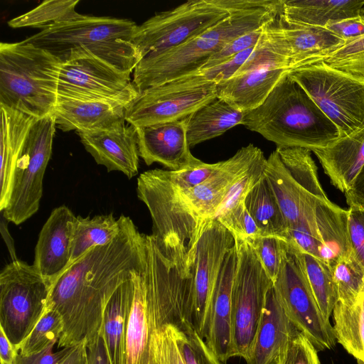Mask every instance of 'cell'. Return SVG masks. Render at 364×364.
Segmentation results:
<instances>
[{
    "label": "cell",
    "instance_id": "10",
    "mask_svg": "<svg viewBox=\"0 0 364 364\" xmlns=\"http://www.w3.org/2000/svg\"><path fill=\"white\" fill-rule=\"evenodd\" d=\"M53 283L19 259L1 270L0 328L17 350L43 316Z\"/></svg>",
    "mask_w": 364,
    "mask_h": 364
},
{
    "label": "cell",
    "instance_id": "37",
    "mask_svg": "<svg viewBox=\"0 0 364 364\" xmlns=\"http://www.w3.org/2000/svg\"><path fill=\"white\" fill-rule=\"evenodd\" d=\"M279 156L291 177L316 198L328 199L317 176V167L309 149L301 147H277Z\"/></svg>",
    "mask_w": 364,
    "mask_h": 364
},
{
    "label": "cell",
    "instance_id": "13",
    "mask_svg": "<svg viewBox=\"0 0 364 364\" xmlns=\"http://www.w3.org/2000/svg\"><path fill=\"white\" fill-rule=\"evenodd\" d=\"M56 124L53 114L31 126L16 161L4 218L18 225L39 209L44 173L52 154Z\"/></svg>",
    "mask_w": 364,
    "mask_h": 364
},
{
    "label": "cell",
    "instance_id": "18",
    "mask_svg": "<svg viewBox=\"0 0 364 364\" xmlns=\"http://www.w3.org/2000/svg\"><path fill=\"white\" fill-rule=\"evenodd\" d=\"M75 219L68 207L60 205L51 212L39 233L33 264L53 282L70 265Z\"/></svg>",
    "mask_w": 364,
    "mask_h": 364
},
{
    "label": "cell",
    "instance_id": "39",
    "mask_svg": "<svg viewBox=\"0 0 364 364\" xmlns=\"http://www.w3.org/2000/svg\"><path fill=\"white\" fill-rule=\"evenodd\" d=\"M332 270L338 301L344 304L354 303L364 293V268L352 254L340 259Z\"/></svg>",
    "mask_w": 364,
    "mask_h": 364
},
{
    "label": "cell",
    "instance_id": "51",
    "mask_svg": "<svg viewBox=\"0 0 364 364\" xmlns=\"http://www.w3.org/2000/svg\"><path fill=\"white\" fill-rule=\"evenodd\" d=\"M349 206L364 209V166L355 178L350 188L345 193Z\"/></svg>",
    "mask_w": 364,
    "mask_h": 364
},
{
    "label": "cell",
    "instance_id": "31",
    "mask_svg": "<svg viewBox=\"0 0 364 364\" xmlns=\"http://www.w3.org/2000/svg\"><path fill=\"white\" fill-rule=\"evenodd\" d=\"M245 114V112L220 97L204 105L186 117L187 141L190 148L242 124Z\"/></svg>",
    "mask_w": 364,
    "mask_h": 364
},
{
    "label": "cell",
    "instance_id": "28",
    "mask_svg": "<svg viewBox=\"0 0 364 364\" xmlns=\"http://www.w3.org/2000/svg\"><path fill=\"white\" fill-rule=\"evenodd\" d=\"M279 17L289 51L290 70L319 61L346 43L326 28L289 23Z\"/></svg>",
    "mask_w": 364,
    "mask_h": 364
},
{
    "label": "cell",
    "instance_id": "19",
    "mask_svg": "<svg viewBox=\"0 0 364 364\" xmlns=\"http://www.w3.org/2000/svg\"><path fill=\"white\" fill-rule=\"evenodd\" d=\"M126 106L114 102L58 97L53 112L56 127L63 132L93 133L125 124Z\"/></svg>",
    "mask_w": 364,
    "mask_h": 364
},
{
    "label": "cell",
    "instance_id": "27",
    "mask_svg": "<svg viewBox=\"0 0 364 364\" xmlns=\"http://www.w3.org/2000/svg\"><path fill=\"white\" fill-rule=\"evenodd\" d=\"M134 276L119 287L104 311L101 333L110 364H124L127 328L135 293Z\"/></svg>",
    "mask_w": 364,
    "mask_h": 364
},
{
    "label": "cell",
    "instance_id": "8",
    "mask_svg": "<svg viewBox=\"0 0 364 364\" xmlns=\"http://www.w3.org/2000/svg\"><path fill=\"white\" fill-rule=\"evenodd\" d=\"M270 0H192L161 11L138 25L133 38L139 61L172 48L214 26L232 14Z\"/></svg>",
    "mask_w": 364,
    "mask_h": 364
},
{
    "label": "cell",
    "instance_id": "55",
    "mask_svg": "<svg viewBox=\"0 0 364 364\" xmlns=\"http://www.w3.org/2000/svg\"><path fill=\"white\" fill-rule=\"evenodd\" d=\"M144 250H150V249H144ZM150 250L154 251V250ZM154 252H155V251H154ZM156 253H158V252H156ZM158 254H159V253H158ZM159 255H161V254H159ZM162 256H163V255H162ZM163 257H164V256H163ZM166 259H168V258H166ZM169 260H170V259H169ZM170 261H171V260H170ZM171 262H172V261H171ZM173 263H174V262H173ZM175 264H176V263H175ZM177 265H178V264H177ZM178 266H179V265H178ZM179 267H180V266H179ZM183 270H184V269H183ZM184 271H185V270H184ZM185 272H186V271H185ZM187 273H188V272H187ZM189 275H190V274H189ZM190 276H191V275H190ZM191 279H192V277H191ZM191 295H192V294H191ZM190 305H191V304H190ZM189 310H190V309H189Z\"/></svg>",
    "mask_w": 364,
    "mask_h": 364
},
{
    "label": "cell",
    "instance_id": "4",
    "mask_svg": "<svg viewBox=\"0 0 364 364\" xmlns=\"http://www.w3.org/2000/svg\"><path fill=\"white\" fill-rule=\"evenodd\" d=\"M282 0L242 9L185 43L141 60L133 72V83L140 93L177 78L198 72L228 43L276 18Z\"/></svg>",
    "mask_w": 364,
    "mask_h": 364
},
{
    "label": "cell",
    "instance_id": "42",
    "mask_svg": "<svg viewBox=\"0 0 364 364\" xmlns=\"http://www.w3.org/2000/svg\"><path fill=\"white\" fill-rule=\"evenodd\" d=\"M321 60L335 68L364 76V36L346 42Z\"/></svg>",
    "mask_w": 364,
    "mask_h": 364
},
{
    "label": "cell",
    "instance_id": "2",
    "mask_svg": "<svg viewBox=\"0 0 364 364\" xmlns=\"http://www.w3.org/2000/svg\"><path fill=\"white\" fill-rule=\"evenodd\" d=\"M262 155L252 144L243 146L223 161L209 178L191 188L175 171L156 168L144 172L136 193L149 211L151 235L165 249L193 262L206 222L215 218L231 187Z\"/></svg>",
    "mask_w": 364,
    "mask_h": 364
},
{
    "label": "cell",
    "instance_id": "56",
    "mask_svg": "<svg viewBox=\"0 0 364 364\" xmlns=\"http://www.w3.org/2000/svg\"><path fill=\"white\" fill-rule=\"evenodd\" d=\"M360 14L364 18V6L361 9Z\"/></svg>",
    "mask_w": 364,
    "mask_h": 364
},
{
    "label": "cell",
    "instance_id": "9",
    "mask_svg": "<svg viewBox=\"0 0 364 364\" xmlns=\"http://www.w3.org/2000/svg\"><path fill=\"white\" fill-rule=\"evenodd\" d=\"M338 127L341 136L364 128V76L321 60L288 71Z\"/></svg>",
    "mask_w": 364,
    "mask_h": 364
},
{
    "label": "cell",
    "instance_id": "17",
    "mask_svg": "<svg viewBox=\"0 0 364 364\" xmlns=\"http://www.w3.org/2000/svg\"><path fill=\"white\" fill-rule=\"evenodd\" d=\"M136 129L139 156L146 165L159 163L171 170L179 171L204 163L191 152L186 118Z\"/></svg>",
    "mask_w": 364,
    "mask_h": 364
},
{
    "label": "cell",
    "instance_id": "23",
    "mask_svg": "<svg viewBox=\"0 0 364 364\" xmlns=\"http://www.w3.org/2000/svg\"><path fill=\"white\" fill-rule=\"evenodd\" d=\"M264 174L277 198L287 231L306 220L315 218L316 197L306 191L291 177L277 150L267 158Z\"/></svg>",
    "mask_w": 364,
    "mask_h": 364
},
{
    "label": "cell",
    "instance_id": "3",
    "mask_svg": "<svg viewBox=\"0 0 364 364\" xmlns=\"http://www.w3.org/2000/svg\"><path fill=\"white\" fill-rule=\"evenodd\" d=\"M242 125L277 147H301L311 151L341 137L338 127L288 72L261 105L246 112Z\"/></svg>",
    "mask_w": 364,
    "mask_h": 364
},
{
    "label": "cell",
    "instance_id": "45",
    "mask_svg": "<svg viewBox=\"0 0 364 364\" xmlns=\"http://www.w3.org/2000/svg\"><path fill=\"white\" fill-rule=\"evenodd\" d=\"M275 364H320L318 350L311 341L299 331L289 341Z\"/></svg>",
    "mask_w": 364,
    "mask_h": 364
},
{
    "label": "cell",
    "instance_id": "52",
    "mask_svg": "<svg viewBox=\"0 0 364 364\" xmlns=\"http://www.w3.org/2000/svg\"><path fill=\"white\" fill-rule=\"evenodd\" d=\"M18 350L9 341L4 332L0 328V359L1 364H13Z\"/></svg>",
    "mask_w": 364,
    "mask_h": 364
},
{
    "label": "cell",
    "instance_id": "11",
    "mask_svg": "<svg viewBox=\"0 0 364 364\" xmlns=\"http://www.w3.org/2000/svg\"><path fill=\"white\" fill-rule=\"evenodd\" d=\"M237 266L231 294V357L246 359L274 282L247 240H235Z\"/></svg>",
    "mask_w": 364,
    "mask_h": 364
},
{
    "label": "cell",
    "instance_id": "24",
    "mask_svg": "<svg viewBox=\"0 0 364 364\" xmlns=\"http://www.w3.org/2000/svg\"><path fill=\"white\" fill-rule=\"evenodd\" d=\"M311 151L331 183L346 193L364 166V128Z\"/></svg>",
    "mask_w": 364,
    "mask_h": 364
},
{
    "label": "cell",
    "instance_id": "25",
    "mask_svg": "<svg viewBox=\"0 0 364 364\" xmlns=\"http://www.w3.org/2000/svg\"><path fill=\"white\" fill-rule=\"evenodd\" d=\"M0 210L6 208L18 158L29 130L37 119L18 110L0 105Z\"/></svg>",
    "mask_w": 364,
    "mask_h": 364
},
{
    "label": "cell",
    "instance_id": "26",
    "mask_svg": "<svg viewBox=\"0 0 364 364\" xmlns=\"http://www.w3.org/2000/svg\"><path fill=\"white\" fill-rule=\"evenodd\" d=\"M287 72L268 67L234 76L217 83L218 97L241 111L249 112L264 102Z\"/></svg>",
    "mask_w": 364,
    "mask_h": 364
},
{
    "label": "cell",
    "instance_id": "50",
    "mask_svg": "<svg viewBox=\"0 0 364 364\" xmlns=\"http://www.w3.org/2000/svg\"><path fill=\"white\" fill-rule=\"evenodd\" d=\"M87 364H110L102 333L87 342Z\"/></svg>",
    "mask_w": 364,
    "mask_h": 364
},
{
    "label": "cell",
    "instance_id": "14",
    "mask_svg": "<svg viewBox=\"0 0 364 364\" xmlns=\"http://www.w3.org/2000/svg\"><path fill=\"white\" fill-rule=\"evenodd\" d=\"M287 252L274 289L286 315L318 351L337 342L333 327L321 311L306 278L300 250L287 241Z\"/></svg>",
    "mask_w": 364,
    "mask_h": 364
},
{
    "label": "cell",
    "instance_id": "7",
    "mask_svg": "<svg viewBox=\"0 0 364 364\" xmlns=\"http://www.w3.org/2000/svg\"><path fill=\"white\" fill-rule=\"evenodd\" d=\"M134 281L124 364H160L159 333L166 325L174 324L181 328L186 325V299L176 287L154 272L144 257Z\"/></svg>",
    "mask_w": 364,
    "mask_h": 364
},
{
    "label": "cell",
    "instance_id": "53",
    "mask_svg": "<svg viewBox=\"0 0 364 364\" xmlns=\"http://www.w3.org/2000/svg\"><path fill=\"white\" fill-rule=\"evenodd\" d=\"M87 341L75 345L71 353L60 364H87Z\"/></svg>",
    "mask_w": 364,
    "mask_h": 364
},
{
    "label": "cell",
    "instance_id": "1",
    "mask_svg": "<svg viewBox=\"0 0 364 364\" xmlns=\"http://www.w3.org/2000/svg\"><path fill=\"white\" fill-rule=\"evenodd\" d=\"M120 230L109 244L95 247L71 264L54 282L47 304L60 314L63 331L58 347L95 339L105 309L115 291L134 277L144 258V235L121 215Z\"/></svg>",
    "mask_w": 364,
    "mask_h": 364
},
{
    "label": "cell",
    "instance_id": "15",
    "mask_svg": "<svg viewBox=\"0 0 364 364\" xmlns=\"http://www.w3.org/2000/svg\"><path fill=\"white\" fill-rule=\"evenodd\" d=\"M130 75L85 49L75 50L61 63L58 97L106 100L127 107L139 95Z\"/></svg>",
    "mask_w": 364,
    "mask_h": 364
},
{
    "label": "cell",
    "instance_id": "43",
    "mask_svg": "<svg viewBox=\"0 0 364 364\" xmlns=\"http://www.w3.org/2000/svg\"><path fill=\"white\" fill-rule=\"evenodd\" d=\"M215 219L232 233L235 240H246L262 235L261 230L246 208L245 202L233 206Z\"/></svg>",
    "mask_w": 364,
    "mask_h": 364
},
{
    "label": "cell",
    "instance_id": "35",
    "mask_svg": "<svg viewBox=\"0 0 364 364\" xmlns=\"http://www.w3.org/2000/svg\"><path fill=\"white\" fill-rule=\"evenodd\" d=\"M304 269L318 307L329 319L338 301L332 267L320 258L300 250Z\"/></svg>",
    "mask_w": 364,
    "mask_h": 364
},
{
    "label": "cell",
    "instance_id": "16",
    "mask_svg": "<svg viewBox=\"0 0 364 364\" xmlns=\"http://www.w3.org/2000/svg\"><path fill=\"white\" fill-rule=\"evenodd\" d=\"M235 245L232 233L217 219L206 222L194 256L191 323L204 339L212 294L228 252Z\"/></svg>",
    "mask_w": 364,
    "mask_h": 364
},
{
    "label": "cell",
    "instance_id": "21",
    "mask_svg": "<svg viewBox=\"0 0 364 364\" xmlns=\"http://www.w3.org/2000/svg\"><path fill=\"white\" fill-rule=\"evenodd\" d=\"M86 151L108 172L117 171L131 179L139 171L136 129L128 124L112 130L78 133Z\"/></svg>",
    "mask_w": 364,
    "mask_h": 364
},
{
    "label": "cell",
    "instance_id": "12",
    "mask_svg": "<svg viewBox=\"0 0 364 364\" xmlns=\"http://www.w3.org/2000/svg\"><path fill=\"white\" fill-rule=\"evenodd\" d=\"M218 97L217 83L195 73L148 88L125 109L135 127L182 119Z\"/></svg>",
    "mask_w": 364,
    "mask_h": 364
},
{
    "label": "cell",
    "instance_id": "22",
    "mask_svg": "<svg viewBox=\"0 0 364 364\" xmlns=\"http://www.w3.org/2000/svg\"><path fill=\"white\" fill-rule=\"evenodd\" d=\"M299 330L289 319L272 287L245 359L247 364H275Z\"/></svg>",
    "mask_w": 364,
    "mask_h": 364
},
{
    "label": "cell",
    "instance_id": "29",
    "mask_svg": "<svg viewBox=\"0 0 364 364\" xmlns=\"http://www.w3.org/2000/svg\"><path fill=\"white\" fill-rule=\"evenodd\" d=\"M316 222L321 247L319 258L331 267L353 254L349 233L348 210L328 199H316Z\"/></svg>",
    "mask_w": 364,
    "mask_h": 364
},
{
    "label": "cell",
    "instance_id": "48",
    "mask_svg": "<svg viewBox=\"0 0 364 364\" xmlns=\"http://www.w3.org/2000/svg\"><path fill=\"white\" fill-rule=\"evenodd\" d=\"M346 42L364 36V18L360 15L331 21L324 27Z\"/></svg>",
    "mask_w": 364,
    "mask_h": 364
},
{
    "label": "cell",
    "instance_id": "5",
    "mask_svg": "<svg viewBox=\"0 0 364 364\" xmlns=\"http://www.w3.org/2000/svg\"><path fill=\"white\" fill-rule=\"evenodd\" d=\"M61 60L26 42L0 44V105L41 119L54 112Z\"/></svg>",
    "mask_w": 364,
    "mask_h": 364
},
{
    "label": "cell",
    "instance_id": "54",
    "mask_svg": "<svg viewBox=\"0 0 364 364\" xmlns=\"http://www.w3.org/2000/svg\"><path fill=\"white\" fill-rule=\"evenodd\" d=\"M9 221L4 218L2 213L1 215L0 231L3 240L8 248L9 252L11 257L12 261L17 260L16 250L14 246V240L9 232L8 225Z\"/></svg>",
    "mask_w": 364,
    "mask_h": 364
},
{
    "label": "cell",
    "instance_id": "40",
    "mask_svg": "<svg viewBox=\"0 0 364 364\" xmlns=\"http://www.w3.org/2000/svg\"><path fill=\"white\" fill-rule=\"evenodd\" d=\"M176 341L185 364H221L205 340L191 326L174 328Z\"/></svg>",
    "mask_w": 364,
    "mask_h": 364
},
{
    "label": "cell",
    "instance_id": "6",
    "mask_svg": "<svg viewBox=\"0 0 364 364\" xmlns=\"http://www.w3.org/2000/svg\"><path fill=\"white\" fill-rule=\"evenodd\" d=\"M137 26L126 18L82 15L43 29L24 41L48 51L61 62L71 51L85 49L131 74L139 62L133 43Z\"/></svg>",
    "mask_w": 364,
    "mask_h": 364
},
{
    "label": "cell",
    "instance_id": "30",
    "mask_svg": "<svg viewBox=\"0 0 364 364\" xmlns=\"http://www.w3.org/2000/svg\"><path fill=\"white\" fill-rule=\"evenodd\" d=\"M364 1L282 0L281 18L301 26L322 27L331 21L360 14Z\"/></svg>",
    "mask_w": 364,
    "mask_h": 364
},
{
    "label": "cell",
    "instance_id": "47",
    "mask_svg": "<svg viewBox=\"0 0 364 364\" xmlns=\"http://www.w3.org/2000/svg\"><path fill=\"white\" fill-rule=\"evenodd\" d=\"M348 210L353 255L364 268V209L350 206Z\"/></svg>",
    "mask_w": 364,
    "mask_h": 364
},
{
    "label": "cell",
    "instance_id": "46",
    "mask_svg": "<svg viewBox=\"0 0 364 364\" xmlns=\"http://www.w3.org/2000/svg\"><path fill=\"white\" fill-rule=\"evenodd\" d=\"M176 326L166 325L159 333L157 350L160 364H185L176 341Z\"/></svg>",
    "mask_w": 364,
    "mask_h": 364
},
{
    "label": "cell",
    "instance_id": "33",
    "mask_svg": "<svg viewBox=\"0 0 364 364\" xmlns=\"http://www.w3.org/2000/svg\"><path fill=\"white\" fill-rule=\"evenodd\" d=\"M332 314L337 342L364 364V293L351 304L338 301Z\"/></svg>",
    "mask_w": 364,
    "mask_h": 364
},
{
    "label": "cell",
    "instance_id": "34",
    "mask_svg": "<svg viewBox=\"0 0 364 364\" xmlns=\"http://www.w3.org/2000/svg\"><path fill=\"white\" fill-rule=\"evenodd\" d=\"M119 230V219L116 220L112 213L92 218L77 216L73 231L70 265L90 249L110 243Z\"/></svg>",
    "mask_w": 364,
    "mask_h": 364
},
{
    "label": "cell",
    "instance_id": "41",
    "mask_svg": "<svg viewBox=\"0 0 364 364\" xmlns=\"http://www.w3.org/2000/svg\"><path fill=\"white\" fill-rule=\"evenodd\" d=\"M255 250L274 282L280 271L287 247L286 240L274 235H259L246 240Z\"/></svg>",
    "mask_w": 364,
    "mask_h": 364
},
{
    "label": "cell",
    "instance_id": "36",
    "mask_svg": "<svg viewBox=\"0 0 364 364\" xmlns=\"http://www.w3.org/2000/svg\"><path fill=\"white\" fill-rule=\"evenodd\" d=\"M78 3V0L44 1L35 9L11 19L8 24L14 28L28 26L43 30L80 18L82 14L75 11Z\"/></svg>",
    "mask_w": 364,
    "mask_h": 364
},
{
    "label": "cell",
    "instance_id": "44",
    "mask_svg": "<svg viewBox=\"0 0 364 364\" xmlns=\"http://www.w3.org/2000/svg\"><path fill=\"white\" fill-rule=\"evenodd\" d=\"M268 23L269 22L260 28L241 35L228 43L220 50L213 54L198 71L220 65L237 54L255 47L263 38Z\"/></svg>",
    "mask_w": 364,
    "mask_h": 364
},
{
    "label": "cell",
    "instance_id": "20",
    "mask_svg": "<svg viewBox=\"0 0 364 364\" xmlns=\"http://www.w3.org/2000/svg\"><path fill=\"white\" fill-rule=\"evenodd\" d=\"M235 245L226 255L215 285L208 313L204 340L222 363L231 357V294L237 266Z\"/></svg>",
    "mask_w": 364,
    "mask_h": 364
},
{
    "label": "cell",
    "instance_id": "32",
    "mask_svg": "<svg viewBox=\"0 0 364 364\" xmlns=\"http://www.w3.org/2000/svg\"><path fill=\"white\" fill-rule=\"evenodd\" d=\"M245 205L262 235H274L287 240V225L284 215L264 173L247 195Z\"/></svg>",
    "mask_w": 364,
    "mask_h": 364
},
{
    "label": "cell",
    "instance_id": "49",
    "mask_svg": "<svg viewBox=\"0 0 364 364\" xmlns=\"http://www.w3.org/2000/svg\"><path fill=\"white\" fill-rule=\"evenodd\" d=\"M51 344L39 353L26 355L18 353L13 364H60L71 353L75 346L54 352Z\"/></svg>",
    "mask_w": 364,
    "mask_h": 364
},
{
    "label": "cell",
    "instance_id": "38",
    "mask_svg": "<svg viewBox=\"0 0 364 364\" xmlns=\"http://www.w3.org/2000/svg\"><path fill=\"white\" fill-rule=\"evenodd\" d=\"M63 331V321L59 312L47 304L41 319L27 338L18 346L20 353L33 355L58 343Z\"/></svg>",
    "mask_w": 364,
    "mask_h": 364
}]
</instances>
